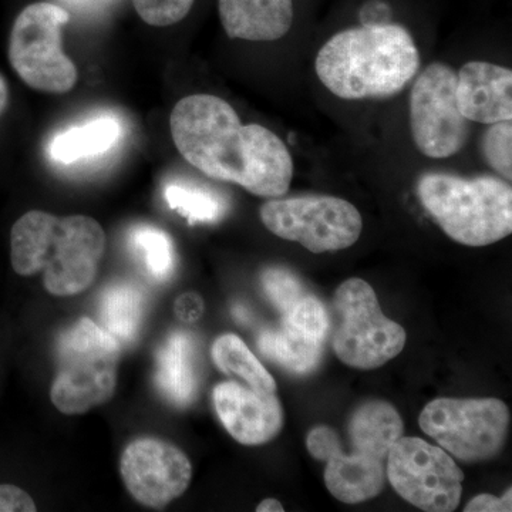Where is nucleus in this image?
Segmentation results:
<instances>
[{"label": "nucleus", "mask_w": 512, "mask_h": 512, "mask_svg": "<svg viewBox=\"0 0 512 512\" xmlns=\"http://www.w3.org/2000/svg\"><path fill=\"white\" fill-rule=\"evenodd\" d=\"M171 136L181 156L214 180L265 198L288 192L293 161L274 131L244 124L234 107L212 94H192L175 104Z\"/></svg>", "instance_id": "1"}, {"label": "nucleus", "mask_w": 512, "mask_h": 512, "mask_svg": "<svg viewBox=\"0 0 512 512\" xmlns=\"http://www.w3.org/2000/svg\"><path fill=\"white\" fill-rule=\"evenodd\" d=\"M315 69L339 99H386L412 82L420 53L403 26L372 23L330 37L316 56Z\"/></svg>", "instance_id": "2"}, {"label": "nucleus", "mask_w": 512, "mask_h": 512, "mask_svg": "<svg viewBox=\"0 0 512 512\" xmlns=\"http://www.w3.org/2000/svg\"><path fill=\"white\" fill-rule=\"evenodd\" d=\"M106 252V234L86 215L29 211L10 231V262L20 276L43 272L46 291L73 296L92 286Z\"/></svg>", "instance_id": "3"}, {"label": "nucleus", "mask_w": 512, "mask_h": 512, "mask_svg": "<svg viewBox=\"0 0 512 512\" xmlns=\"http://www.w3.org/2000/svg\"><path fill=\"white\" fill-rule=\"evenodd\" d=\"M417 195L447 237L467 247H487L512 232V188L495 177L424 174Z\"/></svg>", "instance_id": "4"}, {"label": "nucleus", "mask_w": 512, "mask_h": 512, "mask_svg": "<svg viewBox=\"0 0 512 512\" xmlns=\"http://www.w3.org/2000/svg\"><path fill=\"white\" fill-rule=\"evenodd\" d=\"M57 372L50 399L76 416L109 402L116 393L121 345L92 319L82 318L57 339Z\"/></svg>", "instance_id": "5"}, {"label": "nucleus", "mask_w": 512, "mask_h": 512, "mask_svg": "<svg viewBox=\"0 0 512 512\" xmlns=\"http://www.w3.org/2000/svg\"><path fill=\"white\" fill-rule=\"evenodd\" d=\"M70 13L60 5L37 2L19 13L9 39V62L23 83L37 92L69 93L76 86V64L64 53L63 28Z\"/></svg>", "instance_id": "6"}, {"label": "nucleus", "mask_w": 512, "mask_h": 512, "mask_svg": "<svg viewBox=\"0 0 512 512\" xmlns=\"http://www.w3.org/2000/svg\"><path fill=\"white\" fill-rule=\"evenodd\" d=\"M338 325L332 345L345 365L373 370L402 353L406 330L386 318L372 286L359 278L339 286L333 301Z\"/></svg>", "instance_id": "7"}, {"label": "nucleus", "mask_w": 512, "mask_h": 512, "mask_svg": "<svg viewBox=\"0 0 512 512\" xmlns=\"http://www.w3.org/2000/svg\"><path fill=\"white\" fill-rule=\"evenodd\" d=\"M510 410L498 399H436L420 414V427L464 463L500 454L510 429Z\"/></svg>", "instance_id": "8"}, {"label": "nucleus", "mask_w": 512, "mask_h": 512, "mask_svg": "<svg viewBox=\"0 0 512 512\" xmlns=\"http://www.w3.org/2000/svg\"><path fill=\"white\" fill-rule=\"evenodd\" d=\"M259 214L276 237L298 242L313 254L352 247L363 228L355 205L330 195L272 198Z\"/></svg>", "instance_id": "9"}, {"label": "nucleus", "mask_w": 512, "mask_h": 512, "mask_svg": "<svg viewBox=\"0 0 512 512\" xmlns=\"http://www.w3.org/2000/svg\"><path fill=\"white\" fill-rule=\"evenodd\" d=\"M386 476L407 503L429 512L456 510L464 474L441 447L419 437H400L390 448Z\"/></svg>", "instance_id": "10"}, {"label": "nucleus", "mask_w": 512, "mask_h": 512, "mask_svg": "<svg viewBox=\"0 0 512 512\" xmlns=\"http://www.w3.org/2000/svg\"><path fill=\"white\" fill-rule=\"evenodd\" d=\"M457 73L431 63L417 77L410 94V126L414 144L430 158L456 156L470 136V121L458 109Z\"/></svg>", "instance_id": "11"}, {"label": "nucleus", "mask_w": 512, "mask_h": 512, "mask_svg": "<svg viewBox=\"0 0 512 512\" xmlns=\"http://www.w3.org/2000/svg\"><path fill=\"white\" fill-rule=\"evenodd\" d=\"M120 473L128 493L138 503L164 508L187 491L192 466L187 454L174 444L141 437L124 448Z\"/></svg>", "instance_id": "12"}, {"label": "nucleus", "mask_w": 512, "mask_h": 512, "mask_svg": "<svg viewBox=\"0 0 512 512\" xmlns=\"http://www.w3.org/2000/svg\"><path fill=\"white\" fill-rule=\"evenodd\" d=\"M328 330L329 316L322 302L315 296H303L284 313L281 328L259 335L258 348L269 360L303 375L318 366Z\"/></svg>", "instance_id": "13"}, {"label": "nucleus", "mask_w": 512, "mask_h": 512, "mask_svg": "<svg viewBox=\"0 0 512 512\" xmlns=\"http://www.w3.org/2000/svg\"><path fill=\"white\" fill-rule=\"evenodd\" d=\"M309 453L325 461V484L333 497L345 504H359L382 493L386 484V461L352 450L345 453L338 434L319 426L306 439Z\"/></svg>", "instance_id": "14"}, {"label": "nucleus", "mask_w": 512, "mask_h": 512, "mask_svg": "<svg viewBox=\"0 0 512 512\" xmlns=\"http://www.w3.org/2000/svg\"><path fill=\"white\" fill-rule=\"evenodd\" d=\"M215 410L228 433L244 446L274 440L284 426V410L276 393L261 394L237 382L215 386Z\"/></svg>", "instance_id": "15"}, {"label": "nucleus", "mask_w": 512, "mask_h": 512, "mask_svg": "<svg viewBox=\"0 0 512 512\" xmlns=\"http://www.w3.org/2000/svg\"><path fill=\"white\" fill-rule=\"evenodd\" d=\"M458 109L468 121L512 120V72L488 62H468L457 73Z\"/></svg>", "instance_id": "16"}, {"label": "nucleus", "mask_w": 512, "mask_h": 512, "mask_svg": "<svg viewBox=\"0 0 512 512\" xmlns=\"http://www.w3.org/2000/svg\"><path fill=\"white\" fill-rule=\"evenodd\" d=\"M218 12L231 39L275 42L292 28L293 0H218Z\"/></svg>", "instance_id": "17"}, {"label": "nucleus", "mask_w": 512, "mask_h": 512, "mask_svg": "<svg viewBox=\"0 0 512 512\" xmlns=\"http://www.w3.org/2000/svg\"><path fill=\"white\" fill-rule=\"evenodd\" d=\"M156 386L175 407L190 406L200 389L197 348L190 333H171L157 353Z\"/></svg>", "instance_id": "18"}, {"label": "nucleus", "mask_w": 512, "mask_h": 512, "mask_svg": "<svg viewBox=\"0 0 512 512\" xmlns=\"http://www.w3.org/2000/svg\"><path fill=\"white\" fill-rule=\"evenodd\" d=\"M399 412L387 402L372 400L357 407L349 420L352 450L387 461L390 448L403 436Z\"/></svg>", "instance_id": "19"}, {"label": "nucleus", "mask_w": 512, "mask_h": 512, "mask_svg": "<svg viewBox=\"0 0 512 512\" xmlns=\"http://www.w3.org/2000/svg\"><path fill=\"white\" fill-rule=\"evenodd\" d=\"M121 136V124L114 116H100L57 134L49 144V156L56 163L70 165L109 153Z\"/></svg>", "instance_id": "20"}, {"label": "nucleus", "mask_w": 512, "mask_h": 512, "mask_svg": "<svg viewBox=\"0 0 512 512\" xmlns=\"http://www.w3.org/2000/svg\"><path fill=\"white\" fill-rule=\"evenodd\" d=\"M147 298L143 289L119 282L104 289L100 298L101 328L121 343L134 342L146 316Z\"/></svg>", "instance_id": "21"}, {"label": "nucleus", "mask_w": 512, "mask_h": 512, "mask_svg": "<svg viewBox=\"0 0 512 512\" xmlns=\"http://www.w3.org/2000/svg\"><path fill=\"white\" fill-rule=\"evenodd\" d=\"M211 355L215 365L225 375L241 377L255 392L276 393L274 377L269 375L244 340L237 335L227 333L220 336L212 345Z\"/></svg>", "instance_id": "22"}, {"label": "nucleus", "mask_w": 512, "mask_h": 512, "mask_svg": "<svg viewBox=\"0 0 512 512\" xmlns=\"http://www.w3.org/2000/svg\"><path fill=\"white\" fill-rule=\"evenodd\" d=\"M128 245L143 265L144 271L157 282L171 278L175 269L173 239L154 225L138 224L128 232Z\"/></svg>", "instance_id": "23"}, {"label": "nucleus", "mask_w": 512, "mask_h": 512, "mask_svg": "<svg viewBox=\"0 0 512 512\" xmlns=\"http://www.w3.org/2000/svg\"><path fill=\"white\" fill-rule=\"evenodd\" d=\"M164 200L190 224H211L220 221L227 212L221 195L204 185L171 181L164 187Z\"/></svg>", "instance_id": "24"}, {"label": "nucleus", "mask_w": 512, "mask_h": 512, "mask_svg": "<svg viewBox=\"0 0 512 512\" xmlns=\"http://www.w3.org/2000/svg\"><path fill=\"white\" fill-rule=\"evenodd\" d=\"M483 156L493 170L503 175L505 180L512 178V123L501 121L491 124L483 138Z\"/></svg>", "instance_id": "25"}, {"label": "nucleus", "mask_w": 512, "mask_h": 512, "mask_svg": "<svg viewBox=\"0 0 512 512\" xmlns=\"http://www.w3.org/2000/svg\"><path fill=\"white\" fill-rule=\"evenodd\" d=\"M262 286L266 296L282 313L288 312L303 298L301 281L284 268H269L262 274Z\"/></svg>", "instance_id": "26"}, {"label": "nucleus", "mask_w": 512, "mask_h": 512, "mask_svg": "<svg viewBox=\"0 0 512 512\" xmlns=\"http://www.w3.org/2000/svg\"><path fill=\"white\" fill-rule=\"evenodd\" d=\"M141 19L150 26L165 28L187 18L195 0H131Z\"/></svg>", "instance_id": "27"}, {"label": "nucleus", "mask_w": 512, "mask_h": 512, "mask_svg": "<svg viewBox=\"0 0 512 512\" xmlns=\"http://www.w3.org/2000/svg\"><path fill=\"white\" fill-rule=\"evenodd\" d=\"M33 498L18 485L0 484V512H35Z\"/></svg>", "instance_id": "28"}, {"label": "nucleus", "mask_w": 512, "mask_h": 512, "mask_svg": "<svg viewBox=\"0 0 512 512\" xmlns=\"http://www.w3.org/2000/svg\"><path fill=\"white\" fill-rule=\"evenodd\" d=\"M512 491L508 488L503 497H494L491 494L477 495L464 508L466 512H510L512 511Z\"/></svg>", "instance_id": "29"}, {"label": "nucleus", "mask_w": 512, "mask_h": 512, "mask_svg": "<svg viewBox=\"0 0 512 512\" xmlns=\"http://www.w3.org/2000/svg\"><path fill=\"white\" fill-rule=\"evenodd\" d=\"M175 311H177L178 318L183 319L184 322H194L201 316L202 301L194 293H187L178 298Z\"/></svg>", "instance_id": "30"}, {"label": "nucleus", "mask_w": 512, "mask_h": 512, "mask_svg": "<svg viewBox=\"0 0 512 512\" xmlns=\"http://www.w3.org/2000/svg\"><path fill=\"white\" fill-rule=\"evenodd\" d=\"M256 511L258 512H282L284 511V507L279 503L275 498H266V500L262 501L261 504L256 507Z\"/></svg>", "instance_id": "31"}, {"label": "nucleus", "mask_w": 512, "mask_h": 512, "mask_svg": "<svg viewBox=\"0 0 512 512\" xmlns=\"http://www.w3.org/2000/svg\"><path fill=\"white\" fill-rule=\"evenodd\" d=\"M9 103V86L6 83L5 77L0 73V116H2L3 111L6 110Z\"/></svg>", "instance_id": "32"}, {"label": "nucleus", "mask_w": 512, "mask_h": 512, "mask_svg": "<svg viewBox=\"0 0 512 512\" xmlns=\"http://www.w3.org/2000/svg\"><path fill=\"white\" fill-rule=\"evenodd\" d=\"M67 5L74 6L79 9H92L96 6L103 5L106 0H63Z\"/></svg>", "instance_id": "33"}, {"label": "nucleus", "mask_w": 512, "mask_h": 512, "mask_svg": "<svg viewBox=\"0 0 512 512\" xmlns=\"http://www.w3.org/2000/svg\"><path fill=\"white\" fill-rule=\"evenodd\" d=\"M232 313H234L235 319L239 320L241 323H248L251 320V315H249L248 309L245 306H235L232 309Z\"/></svg>", "instance_id": "34"}]
</instances>
